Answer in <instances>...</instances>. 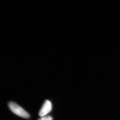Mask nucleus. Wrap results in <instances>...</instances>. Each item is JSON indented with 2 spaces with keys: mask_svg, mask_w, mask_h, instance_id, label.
<instances>
[{
  "mask_svg": "<svg viewBox=\"0 0 120 120\" xmlns=\"http://www.w3.org/2000/svg\"><path fill=\"white\" fill-rule=\"evenodd\" d=\"M8 106L11 110L17 116L25 119H28L30 117L27 112L15 102H9Z\"/></svg>",
  "mask_w": 120,
  "mask_h": 120,
  "instance_id": "nucleus-1",
  "label": "nucleus"
},
{
  "mask_svg": "<svg viewBox=\"0 0 120 120\" xmlns=\"http://www.w3.org/2000/svg\"><path fill=\"white\" fill-rule=\"evenodd\" d=\"M52 109V105L51 101L48 100H45L39 112V116L41 117L46 116L51 111Z\"/></svg>",
  "mask_w": 120,
  "mask_h": 120,
  "instance_id": "nucleus-2",
  "label": "nucleus"
},
{
  "mask_svg": "<svg viewBox=\"0 0 120 120\" xmlns=\"http://www.w3.org/2000/svg\"><path fill=\"white\" fill-rule=\"evenodd\" d=\"M38 120H53V119L51 116H45L41 117Z\"/></svg>",
  "mask_w": 120,
  "mask_h": 120,
  "instance_id": "nucleus-3",
  "label": "nucleus"
}]
</instances>
